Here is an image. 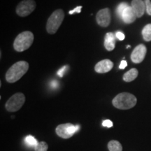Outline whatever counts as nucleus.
I'll return each instance as SVG.
<instances>
[{
  "instance_id": "nucleus-23",
  "label": "nucleus",
  "mask_w": 151,
  "mask_h": 151,
  "mask_svg": "<svg viewBox=\"0 0 151 151\" xmlns=\"http://www.w3.org/2000/svg\"><path fill=\"white\" fill-rule=\"evenodd\" d=\"M81 9H82V6H79L76 7V8L73 9V10L69 11V14L70 15H72L74 14V13H78V14H80L81 11Z\"/></svg>"
},
{
  "instance_id": "nucleus-27",
  "label": "nucleus",
  "mask_w": 151,
  "mask_h": 151,
  "mask_svg": "<svg viewBox=\"0 0 151 151\" xmlns=\"http://www.w3.org/2000/svg\"><path fill=\"white\" fill-rule=\"evenodd\" d=\"M130 48V46H127V48Z\"/></svg>"
},
{
  "instance_id": "nucleus-6",
  "label": "nucleus",
  "mask_w": 151,
  "mask_h": 151,
  "mask_svg": "<svg viewBox=\"0 0 151 151\" xmlns=\"http://www.w3.org/2000/svg\"><path fill=\"white\" fill-rule=\"evenodd\" d=\"M79 128H80L79 125H73L71 123L62 124L56 127L55 132L57 135L59 136L60 137L67 139L71 138L76 132H77Z\"/></svg>"
},
{
  "instance_id": "nucleus-2",
  "label": "nucleus",
  "mask_w": 151,
  "mask_h": 151,
  "mask_svg": "<svg viewBox=\"0 0 151 151\" xmlns=\"http://www.w3.org/2000/svg\"><path fill=\"white\" fill-rule=\"evenodd\" d=\"M137 97L128 92H122L118 94L113 99V106L121 110H127L135 106L137 104Z\"/></svg>"
},
{
  "instance_id": "nucleus-22",
  "label": "nucleus",
  "mask_w": 151,
  "mask_h": 151,
  "mask_svg": "<svg viewBox=\"0 0 151 151\" xmlns=\"http://www.w3.org/2000/svg\"><path fill=\"white\" fill-rule=\"evenodd\" d=\"M67 69H68V66H64L63 67H62L61 69H60V70L58 71V76H59L60 77L63 76L64 74H65V71H67Z\"/></svg>"
},
{
  "instance_id": "nucleus-16",
  "label": "nucleus",
  "mask_w": 151,
  "mask_h": 151,
  "mask_svg": "<svg viewBox=\"0 0 151 151\" xmlns=\"http://www.w3.org/2000/svg\"><path fill=\"white\" fill-rule=\"evenodd\" d=\"M142 36L146 41H151V24H148L143 27L142 30Z\"/></svg>"
},
{
  "instance_id": "nucleus-12",
  "label": "nucleus",
  "mask_w": 151,
  "mask_h": 151,
  "mask_svg": "<svg viewBox=\"0 0 151 151\" xmlns=\"http://www.w3.org/2000/svg\"><path fill=\"white\" fill-rule=\"evenodd\" d=\"M131 6L134 11L137 18H141L143 16L146 10V4L142 0H132Z\"/></svg>"
},
{
  "instance_id": "nucleus-7",
  "label": "nucleus",
  "mask_w": 151,
  "mask_h": 151,
  "mask_svg": "<svg viewBox=\"0 0 151 151\" xmlns=\"http://www.w3.org/2000/svg\"><path fill=\"white\" fill-rule=\"evenodd\" d=\"M36 2L34 0H23L16 7V14L20 17H26L31 14L36 9Z\"/></svg>"
},
{
  "instance_id": "nucleus-8",
  "label": "nucleus",
  "mask_w": 151,
  "mask_h": 151,
  "mask_svg": "<svg viewBox=\"0 0 151 151\" xmlns=\"http://www.w3.org/2000/svg\"><path fill=\"white\" fill-rule=\"evenodd\" d=\"M147 52L146 47L143 44H139L132 52L131 60L135 64L141 63L143 61Z\"/></svg>"
},
{
  "instance_id": "nucleus-18",
  "label": "nucleus",
  "mask_w": 151,
  "mask_h": 151,
  "mask_svg": "<svg viewBox=\"0 0 151 151\" xmlns=\"http://www.w3.org/2000/svg\"><path fill=\"white\" fill-rule=\"evenodd\" d=\"M128 6H129V5H128L127 3L126 2L120 3V4L118 6V7H117V9H116L117 16H118L119 18H121L122 13H123V11L125 10V9H127Z\"/></svg>"
},
{
  "instance_id": "nucleus-11",
  "label": "nucleus",
  "mask_w": 151,
  "mask_h": 151,
  "mask_svg": "<svg viewBox=\"0 0 151 151\" xmlns=\"http://www.w3.org/2000/svg\"><path fill=\"white\" fill-rule=\"evenodd\" d=\"M137 16L136 15L134 11L132 8V6H128L125 10L123 11L121 19L126 24H131L134 22L137 19Z\"/></svg>"
},
{
  "instance_id": "nucleus-20",
  "label": "nucleus",
  "mask_w": 151,
  "mask_h": 151,
  "mask_svg": "<svg viewBox=\"0 0 151 151\" xmlns=\"http://www.w3.org/2000/svg\"><path fill=\"white\" fill-rule=\"evenodd\" d=\"M145 4H146V10L147 14L149 16H151V1L150 0H145Z\"/></svg>"
},
{
  "instance_id": "nucleus-1",
  "label": "nucleus",
  "mask_w": 151,
  "mask_h": 151,
  "mask_svg": "<svg viewBox=\"0 0 151 151\" xmlns=\"http://www.w3.org/2000/svg\"><path fill=\"white\" fill-rule=\"evenodd\" d=\"M29 69V64L25 61H19L9 68L6 73V80L7 82L13 83L20 80L27 73Z\"/></svg>"
},
{
  "instance_id": "nucleus-25",
  "label": "nucleus",
  "mask_w": 151,
  "mask_h": 151,
  "mask_svg": "<svg viewBox=\"0 0 151 151\" xmlns=\"http://www.w3.org/2000/svg\"><path fill=\"white\" fill-rule=\"evenodd\" d=\"M127 66V62L125 61V60H122V62H120V69H124V68Z\"/></svg>"
},
{
  "instance_id": "nucleus-17",
  "label": "nucleus",
  "mask_w": 151,
  "mask_h": 151,
  "mask_svg": "<svg viewBox=\"0 0 151 151\" xmlns=\"http://www.w3.org/2000/svg\"><path fill=\"white\" fill-rule=\"evenodd\" d=\"M24 142L28 146H32V147H36L39 144L37 139H35L33 136L32 135H28L25 137L24 139Z\"/></svg>"
},
{
  "instance_id": "nucleus-15",
  "label": "nucleus",
  "mask_w": 151,
  "mask_h": 151,
  "mask_svg": "<svg viewBox=\"0 0 151 151\" xmlns=\"http://www.w3.org/2000/svg\"><path fill=\"white\" fill-rule=\"evenodd\" d=\"M108 148L109 151H122L121 143L116 140L109 141L108 143Z\"/></svg>"
},
{
  "instance_id": "nucleus-21",
  "label": "nucleus",
  "mask_w": 151,
  "mask_h": 151,
  "mask_svg": "<svg viewBox=\"0 0 151 151\" xmlns=\"http://www.w3.org/2000/svg\"><path fill=\"white\" fill-rule=\"evenodd\" d=\"M102 125L104 126V127L111 128V127H113V122L111 121V120H104L103 122H102Z\"/></svg>"
},
{
  "instance_id": "nucleus-19",
  "label": "nucleus",
  "mask_w": 151,
  "mask_h": 151,
  "mask_svg": "<svg viewBox=\"0 0 151 151\" xmlns=\"http://www.w3.org/2000/svg\"><path fill=\"white\" fill-rule=\"evenodd\" d=\"M48 149V143L45 141H41L35 147V151H47Z\"/></svg>"
},
{
  "instance_id": "nucleus-14",
  "label": "nucleus",
  "mask_w": 151,
  "mask_h": 151,
  "mask_svg": "<svg viewBox=\"0 0 151 151\" xmlns=\"http://www.w3.org/2000/svg\"><path fill=\"white\" fill-rule=\"evenodd\" d=\"M138 75H139V71L137 69L134 68L124 73L123 75V80L127 83L132 82V81L135 80L137 78Z\"/></svg>"
},
{
  "instance_id": "nucleus-5",
  "label": "nucleus",
  "mask_w": 151,
  "mask_h": 151,
  "mask_svg": "<svg viewBox=\"0 0 151 151\" xmlns=\"http://www.w3.org/2000/svg\"><path fill=\"white\" fill-rule=\"evenodd\" d=\"M25 102V97L21 92L16 93L9 98L5 104V108L9 112H16L20 110Z\"/></svg>"
},
{
  "instance_id": "nucleus-13",
  "label": "nucleus",
  "mask_w": 151,
  "mask_h": 151,
  "mask_svg": "<svg viewBox=\"0 0 151 151\" xmlns=\"http://www.w3.org/2000/svg\"><path fill=\"white\" fill-rule=\"evenodd\" d=\"M116 36L112 32L107 33L104 39L105 48L109 51H111L116 47Z\"/></svg>"
},
{
  "instance_id": "nucleus-9",
  "label": "nucleus",
  "mask_w": 151,
  "mask_h": 151,
  "mask_svg": "<svg viewBox=\"0 0 151 151\" xmlns=\"http://www.w3.org/2000/svg\"><path fill=\"white\" fill-rule=\"evenodd\" d=\"M96 20L99 25L101 27H108L111 23V13L108 8H105L98 11Z\"/></svg>"
},
{
  "instance_id": "nucleus-26",
  "label": "nucleus",
  "mask_w": 151,
  "mask_h": 151,
  "mask_svg": "<svg viewBox=\"0 0 151 151\" xmlns=\"http://www.w3.org/2000/svg\"><path fill=\"white\" fill-rule=\"evenodd\" d=\"M51 87L52 88H58V83L56 81H52V83H51Z\"/></svg>"
},
{
  "instance_id": "nucleus-4",
  "label": "nucleus",
  "mask_w": 151,
  "mask_h": 151,
  "mask_svg": "<svg viewBox=\"0 0 151 151\" xmlns=\"http://www.w3.org/2000/svg\"><path fill=\"white\" fill-rule=\"evenodd\" d=\"M65 18V13L62 9H57L50 15L47 21L46 30L48 33L54 35L57 32Z\"/></svg>"
},
{
  "instance_id": "nucleus-10",
  "label": "nucleus",
  "mask_w": 151,
  "mask_h": 151,
  "mask_svg": "<svg viewBox=\"0 0 151 151\" xmlns=\"http://www.w3.org/2000/svg\"><path fill=\"white\" fill-rule=\"evenodd\" d=\"M113 67V63L110 60H103L97 63L94 67L96 72L99 73H104L110 71Z\"/></svg>"
},
{
  "instance_id": "nucleus-24",
  "label": "nucleus",
  "mask_w": 151,
  "mask_h": 151,
  "mask_svg": "<svg viewBox=\"0 0 151 151\" xmlns=\"http://www.w3.org/2000/svg\"><path fill=\"white\" fill-rule=\"evenodd\" d=\"M116 38H118L120 41H122L124 39V35L121 32H117L116 34Z\"/></svg>"
},
{
  "instance_id": "nucleus-3",
  "label": "nucleus",
  "mask_w": 151,
  "mask_h": 151,
  "mask_svg": "<svg viewBox=\"0 0 151 151\" xmlns=\"http://www.w3.org/2000/svg\"><path fill=\"white\" fill-rule=\"evenodd\" d=\"M33 41V34L29 31L23 32L17 36L14 43V48L18 52L24 51L32 46Z\"/></svg>"
}]
</instances>
